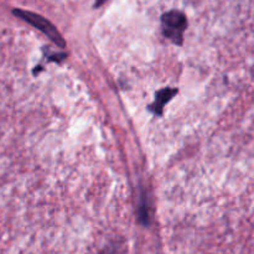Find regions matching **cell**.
<instances>
[{
    "mask_svg": "<svg viewBox=\"0 0 254 254\" xmlns=\"http://www.w3.org/2000/svg\"><path fill=\"white\" fill-rule=\"evenodd\" d=\"M176 93H178V89H175V88L161 89V91H159L158 93H156L155 102H154V103L149 107V109H150L154 114L161 116V114H163V109H164V107H165V104L168 103V102L170 101V99L173 98Z\"/></svg>",
    "mask_w": 254,
    "mask_h": 254,
    "instance_id": "obj_3",
    "label": "cell"
},
{
    "mask_svg": "<svg viewBox=\"0 0 254 254\" xmlns=\"http://www.w3.org/2000/svg\"><path fill=\"white\" fill-rule=\"evenodd\" d=\"M12 14H14L15 16L27 21L29 24H31L32 26L37 27L40 31L44 32V34L59 47L64 49V47L66 46L64 40V37L61 36V34H60V32L57 31L56 27H55L49 20L45 19L44 16H41V15L39 14H35V12L26 11V10H21V9H14L12 10Z\"/></svg>",
    "mask_w": 254,
    "mask_h": 254,
    "instance_id": "obj_1",
    "label": "cell"
},
{
    "mask_svg": "<svg viewBox=\"0 0 254 254\" xmlns=\"http://www.w3.org/2000/svg\"><path fill=\"white\" fill-rule=\"evenodd\" d=\"M163 32L174 44L181 45L184 40V32L188 26V20L184 12L179 10H171L161 16Z\"/></svg>",
    "mask_w": 254,
    "mask_h": 254,
    "instance_id": "obj_2",
    "label": "cell"
},
{
    "mask_svg": "<svg viewBox=\"0 0 254 254\" xmlns=\"http://www.w3.org/2000/svg\"><path fill=\"white\" fill-rule=\"evenodd\" d=\"M139 216H140V221L143 225H148V205H146V197L145 196H141V201H140V208H139Z\"/></svg>",
    "mask_w": 254,
    "mask_h": 254,
    "instance_id": "obj_4",
    "label": "cell"
}]
</instances>
